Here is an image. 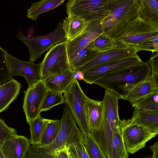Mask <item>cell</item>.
<instances>
[{
	"mask_svg": "<svg viewBox=\"0 0 158 158\" xmlns=\"http://www.w3.org/2000/svg\"><path fill=\"white\" fill-rule=\"evenodd\" d=\"M151 68L148 62L121 69L99 78L94 82L124 99L127 94L139 83L150 80Z\"/></svg>",
	"mask_w": 158,
	"mask_h": 158,
	"instance_id": "1",
	"label": "cell"
},
{
	"mask_svg": "<svg viewBox=\"0 0 158 158\" xmlns=\"http://www.w3.org/2000/svg\"><path fill=\"white\" fill-rule=\"evenodd\" d=\"M118 99L114 93L105 90L102 100L104 104L103 120L98 130L92 134L108 158L113 135L121 120L118 114Z\"/></svg>",
	"mask_w": 158,
	"mask_h": 158,
	"instance_id": "2",
	"label": "cell"
},
{
	"mask_svg": "<svg viewBox=\"0 0 158 158\" xmlns=\"http://www.w3.org/2000/svg\"><path fill=\"white\" fill-rule=\"evenodd\" d=\"M110 12L101 22L103 31L111 37L129 21L138 17L139 0H108Z\"/></svg>",
	"mask_w": 158,
	"mask_h": 158,
	"instance_id": "3",
	"label": "cell"
},
{
	"mask_svg": "<svg viewBox=\"0 0 158 158\" xmlns=\"http://www.w3.org/2000/svg\"><path fill=\"white\" fill-rule=\"evenodd\" d=\"M158 36V26L143 21L138 17L129 21L111 37L118 45L135 48L146 40Z\"/></svg>",
	"mask_w": 158,
	"mask_h": 158,
	"instance_id": "4",
	"label": "cell"
},
{
	"mask_svg": "<svg viewBox=\"0 0 158 158\" xmlns=\"http://www.w3.org/2000/svg\"><path fill=\"white\" fill-rule=\"evenodd\" d=\"M61 120L59 132L52 142L45 145H30L28 150L40 154L50 152L64 146L72 139L81 133L77 127L70 110L66 104L63 106Z\"/></svg>",
	"mask_w": 158,
	"mask_h": 158,
	"instance_id": "5",
	"label": "cell"
},
{
	"mask_svg": "<svg viewBox=\"0 0 158 158\" xmlns=\"http://www.w3.org/2000/svg\"><path fill=\"white\" fill-rule=\"evenodd\" d=\"M16 38L27 46L30 54L29 61L34 63L52 46L66 40L61 21L59 22L54 31L47 35L29 37L25 35L20 29Z\"/></svg>",
	"mask_w": 158,
	"mask_h": 158,
	"instance_id": "6",
	"label": "cell"
},
{
	"mask_svg": "<svg viewBox=\"0 0 158 158\" xmlns=\"http://www.w3.org/2000/svg\"><path fill=\"white\" fill-rule=\"evenodd\" d=\"M108 0H69L66 5L67 15L73 14L88 21L102 22L110 12Z\"/></svg>",
	"mask_w": 158,
	"mask_h": 158,
	"instance_id": "7",
	"label": "cell"
},
{
	"mask_svg": "<svg viewBox=\"0 0 158 158\" xmlns=\"http://www.w3.org/2000/svg\"><path fill=\"white\" fill-rule=\"evenodd\" d=\"M65 102L69 106L80 131L83 134L90 132L85 114V105L88 98L75 78L63 93Z\"/></svg>",
	"mask_w": 158,
	"mask_h": 158,
	"instance_id": "8",
	"label": "cell"
},
{
	"mask_svg": "<svg viewBox=\"0 0 158 158\" xmlns=\"http://www.w3.org/2000/svg\"><path fill=\"white\" fill-rule=\"evenodd\" d=\"M66 40L52 46L40 64L41 80L71 69L67 50Z\"/></svg>",
	"mask_w": 158,
	"mask_h": 158,
	"instance_id": "9",
	"label": "cell"
},
{
	"mask_svg": "<svg viewBox=\"0 0 158 158\" xmlns=\"http://www.w3.org/2000/svg\"><path fill=\"white\" fill-rule=\"evenodd\" d=\"M121 122L124 143L128 153L133 154L144 148L147 142L157 135L134 123L130 119Z\"/></svg>",
	"mask_w": 158,
	"mask_h": 158,
	"instance_id": "10",
	"label": "cell"
},
{
	"mask_svg": "<svg viewBox=\"0 0 158 158\" xmlns=\"http://www.w3.org/2000/svg\"><path fill=\"white\" fill-rule=\"evenodd\" d=\"M48 91L41 80L25 91L23 108L28 123L40 115L41 106Z\"/></svg>",
	"mask_w": 158,
	"mask_h": 158,
	"instance_id": "11",
	"label": "cell"
},
{
	"mask_svg": "<svg viewBox=\"0 0 158 158\" xmlns=\"http://www.w3.org/2000/svg\"><path fill=\"white\" fill-rule=\"evenodd\" d=\"M143 62L137 54L124 59L103 64L88 69L82 73L83 80L92 84L98 79L121 69Z\"/></svg>",
	"mask_w": 158,
	"mask_h": 158,
	"instance_id": "12",
	"label": "cell"
},
{
	"mask_svg": "<svg viewBox=\"0 0 158 158\" xmlns=\"http://www.w3.org/2000/svg\"><path fill=\"white\" fill-rule=\"evenodd\" d=\"M6 60L11 75L23 77L27 81L28 87L41 80L40 64L20 60L8 53L6 55Z\"/></svg>",
	"mask_w": 158,
	"mask_h": 158,
	"instance_id": "13",
	"label": "cell"
},
{
	"mask_svg": "<svg viewBox=\"0 0 158 158\" xmlns=\"http://www.w3.org/2000/svg\"><path fill=\"white\" fill-rule=\"evenodd\" d=\"M138 52L137 49L132 47L118 46L99 53L94 59L75 71L83 72L99 65L134 56Z\"/></svg>",
	"mask_w": 158,
	"mask_h": 158,
	"instance_id": "14",
	"label": "cell"
},
{
	"mask_svg": "<svg viewBox=\"0 0 158 158\" xmlns=\"http://www.w3.org/2000/svg\"><path fill=\"white\" fill-rule=\"evenodd\" d=\"M101 22H91L79 36L72 40L67 41V50L69 62L103 32Z\"/></svg>",
	"mask_w": 158,
	"mask_h": 158,
	"instance_id": "15",
	"label": "cell"
},
{
	"mask_svg": "<svg viewBox=\"0 0 158 158\" xmlns=\"http://www.w3.org/2000/svg\"><path fill=\"white\" fill-rule=\"evenodd\" d=\"M30 145L29 139L17 134L4 143L1 152L5 158H25Z\"/></svg>",
	"mask_w": 158,
	"mask_h": 158,
	"instance_id": "16",
	"label": "cell"
},
{
	"mask_svg": "<svg viewBox=\"0 0 158 158\" xmlns=\"http://www.w3.org/2000/svg\"><path fill=\"white\" fill-rule=\"evenodd\" d=\"M61 22L62 28L67 41L81 35L92 22L87 21L73 14H69Z\"/></svg>",
	"mask_w": 158,
	"mask_h": 158,
	"instance_id": "17",
	"label": "cell"
},
{
	"mask_svg": "<svg viewBox=\"0 0 158 158\" xmlns=\"http://www.w3.org/2000/svg\"><path fill=\"white\" fill-rule=\"evenodd\" d=\"M103 102L87 98L85 105L86 117L90 132L98 130L103 118Z\"/></svg>",
	"mask_w": 158,
	"mask_h": 158,
	"instance_id": "18",
	"label": "cell"
},
{
	"mask_svg": "<svg viewBox=\"0 0 158 158\" xmlns=\"http://www.w3.org/2000/svg\"><path fill=\"white\" fill-rule=\"evenodd\" d=\"M72 69L42 80L48 90L63 94L75 78Z\"/></svg>",
	"mask_w": 158,
	"mask_h": 158,
	"instance_id": "19",
	"label": "cell"
},
{
	"mask_svg": "<svg viewBox=\"0 0 158 158\" xmlns=\"http://www.w3.org/2000/svg\"><path fill=\"white\" fill-rule=\"evenodd\" d=\"M130 119L133 123L142 126L149 132L158 134V110L134 109Z\"/></svg>",
	"mask_w": 158,
	"mask_h": 158,
	"instance_id": "20",
	"label": "cell"
},
{
	"mask_svg": "<svg viewBox=\"0 0 158 158\" xmlns=\"http://www.w3.org/2000/svg\"><path fill=\"white\" fill-rule=\"evenodd\" d=\"M20 82L13 79L0 88V113L5 110L16 98L21 88Z\"/></svg>",
	"mask_w": 158,
	"mask_h": 158,
	"instance_id": "21",
	"label": "cell"
},
{
	"mask_svg": "<svg viewBox=\"0 0 158 158\" xmlns=\"http://www.w3.org/2000/svg\"><path fill=\"white\" fill-rule=\"evenodd\" d=\"M138 17L145 22L158 26V2L156 0H139Z\"/></svg>",
	"mask_w": 158,
	"mask_h": 158,
	"instance_id": "22",
	"label": "cell"
},
{
	"mask_svg": "<svg viewBox=\"0 0 158 158\" xmlns=\"http://www.w3.org/2000/svg\"><path fill=\"white\" fill-rule=\"evenodd\" d=\"M64 1V0H43L33 2L30 7L27 9L26 17L36 21L41 14L57 7Z\"/></svg>",
	"mask_w": 158,
	"mask_h": 158,
	"instance_id": "23",
	"label": "cell"
},
{
	"mask_svg": "<svg viewBox=\"0 0 158 158\" xmlns=\"http://www.w3.org/2000/svg\"><path fill=\"white\" fill-rule=\"evenodd\" d=\"M121 120L113 135L109 158H128L129 156L124 143Z\"/></svg>",
	"mask_w": 158,
	"mask_h": 158,
	"instance_id": "24",
	"label": "cell"
},
{
	"mask_svg": "<svg viewBox=\"0 0 158 158\" xmlns=\"http://www.w3.org/2000/svg\"><path fill=\"white\" fill-rule=\"evenodd\" d=\"M69 158H89L86 151L83 134L81 133L67 143Z\"/></svg>",
	"mask_w": 158,
	"mask_h": 158,
	"instance_id": "25",
	"label": "cell"
},
{
	"mask_svg": "<svg viewBox=\"0 0 158 158\" xmlns=\"http://www.w3.org/2000/svg\"><path fill=\"white\" fill-rule=\"evenodd\" d=\"M99 53L94 49L90 44H89L81 50L69 62L72 69L74 71H76L79 68L94 59Z\"/></svg>",
	"mask_w": 158,
	"mask_h": 158,
	"instance_id": "26",
	"label": "cell"
},
{
	"mask_svg": "<svg viewBox=\"0 0 158 158\" xmlns=\"http://www.w3.org/2000/svg\"><path fill=\"white\" fill-rule=\"evenodd\" d=\"M48 119L43 118L40 115L28 123L30 126L31 133L30 140L31 145H36L39 144Z\"/></svg>",
	"mask_w": 158,
	"mask_h": 158,
	"instance_id": "27",
	"label": "cell"
},
{
	"mask_svg": "<svg viewBox=\"0 0 158 158\" xmlns=\"http://www.w3.org/2000/svg\"><path fill=\"white\" fill-rule=\"evenodd\" d=\"M150 80L142 82L131 90L127 95L124 100L131 104L154 92Z\"/></svg>",
	"mask_w": 158,
	"mask_h": 158,
	"instance_id": "28",
	"label": "cell"
},
{
	"mask_svg": "<svg viewBox=\"0 0 158 158\" xmlns=\"http://www.w3.org/2000/svg\"><path fill=\"white\" fill-rule=\"evenodd\" d=\"M86 151L89 158H108L91 132L83 134Z\"/></svg>",
	"mask_w": 158,
	"mask_h": 158,
	"instance_id": "29",
	"label": "cell"
},
{
	"mask_svg": "<svg viewBox=\"0 0 158 158\" xmlns=\"http://www.w3.org/2000/svg\"><path fill=\"white\" fill-rule=\"evenodd\" d=\"M61 123V119H49L38 145H45L52 142L58 134Z\"/></svg>",
	"mask_w": 158,
	"mask_h": 158,
	"instance_id": "30",
	"label": "cell"
},
{
	"mask_svg": "<svg viewBox=\"0 0 158 158\" xmlns=\"http://www.w3.org/2000/svg\"><path fill=\"white\" fill-rule=\"evenodd\" d=\"M131 105L134 109L146 110H158V90L154 91Z\"/></svg>",
	"mask_w": 158,
	"mask_h": 158,
	"instance_id": "31",
	"label": "cell"
},
{
	"mask_svg": "<svg viewBox=\"0 0 158 158\" xmlns=\"http://www.w3.org/2000/svg\"><path fill=\"white\" fill-rule=\"evenodd\" d=\"M99 52L107 51L118 46L116 42L103 32L90 44Z\"/></svg>",
	"mask_w": 158,
	"mask_h": 158,
	"instance_id": "32",
	"label": "cell"
},
{
	"mask_svg": "<svg viewBox=\"0 0 158 158\" xmlns=\"http://www.w3.org/2000/svg\"><path fill=\"white\" fill-rule=\"evenodd\" d=\"M62 94L48 91L42 103L41 112L49 110L54 106L65 102Z\"/></svg>",
	"mask_w": 158,
	"mask_h": 158,
	"instance_id": "33",
	"label": "cell"
},
{
	"mask_svg": "<svg viewBox=\"0 0 158 158\" xmlns=\"http://www.w3.org/2000/svg\"><path fill=\"white\" fill-rule=\"evenodd\" d=\"M25 158H69L66 144L50 152L40 154L27 151Z\"/></svg>",
	"mask_w": 158,
	"mask_h": 158,
	"instance_id": "34",
	"label": "cell"
},
{
	"mask_svg": "<svg viewBox=\"0 0 158 158\" xmlns=\"http://www.w3.org/2000/svg\"><path fill=\"white\" fill-rule=\"evenodd\" d=\"M7 52L0 47V85H3L13 79L7 65Z\"/></svg>",
	"mask_w": 158,
	"mask_h": 158,
	"instance_id": "35",
	"label": "cell"
},
{
	"mask_svg": "<svg viewBox=\"0 0 158 158\" xmlns=\"http://www.w3.org/2000/svg\"><path fill=\"white\" fill-rule=\"evenodd\" d=\"M151 69L150 81L153 90H158V54L152 56L148 62Z\"/></svg>",
	"mask_w": 158,
	"mask_h": 158,
	"instance_id": "36",
	"label": "cell"
},
{
	"mask_svg": "<svg viewBox=\"0 0 158 158\" xmlns=\"http://www.w3.org/2000/svg\"><path fill=\"white\" fill-rule=\"evenodd\" d=\"M17 134L16 131L8 126L0 118V152L4 143L9 138Z\"/></svg>",
	"mask_w": 158,
	"mask_h": 158,
	"instance_id": "37",
	"label": "cell"
},
{
	"mask_svg": "<svg viewBox=\"0 0 158 158\" xmlns=\"http://www.w3.org/2000/svg\"><path fill=\"white\" fill-rule=\"evenodd\" d=\"M139 51L144 50L151 51L152 53L158 51V36L148 39L139 44L136 47Z\"/></svg>",
	"mask_w": 158,
	"mask_h": 158,
	"instance_id": "38",
	"label": "cell"
},
{
	"mask_svg": "<svg viewBox=\"0 0 158 158\" xmlns=\"http://www.w3.org/2000/svg\"><path fill=\"white\" fill-rule=\"evenodd\" d=\"M149 148L152 153V158H158V142H155L153 145L149 146Z\"/></svg>",
	"mask_w": 158,
	"mask_h": 158,
	"instance_id": "39",
	"label": "cell"
},
{
	"mask_svg": "<svg viewBox=\"0 0 158 158\" xmlns=\"http://www.w3.org/2000/svg\"><path fill=\"white\" fill-rule=\"evenodd\" d=\"M74 78L78 80H82L83 75L82 73L79 71H74Z\"/></svg>",
	"mask_w": 158,
	"mask_h": 158,
	"instance_id": "40",
	"label": "cell"
},
{
	"mask_svg": "<svg viewBox=\"0 0 158 158\" xmlns=\"http://www.w3.org/2000/svg\"><path fill=\"white\" fill-rule=\"evenodd\" d=\"M0 158H5L3 156L1 151L0 152Z\"/></svg>",
	"mask_w": 158,
	"mask_h": 158,
	"instance_id": "41",
	"label": "cell"
},
{
	"mask_svg": "<svg viewBox=\"0 0 158 158\" xmlns=\"http://www.w3.org/2000/svg\"><path fill=\"white\" fill-rule=\"evenodd\" d=\"M2 85H0V88H1V86Z\"/></svg>",
	"mask_w": 158,
	"mask_h": 158,
	"instance_id": "42",
	"label": "cell"
}]
</instances>
